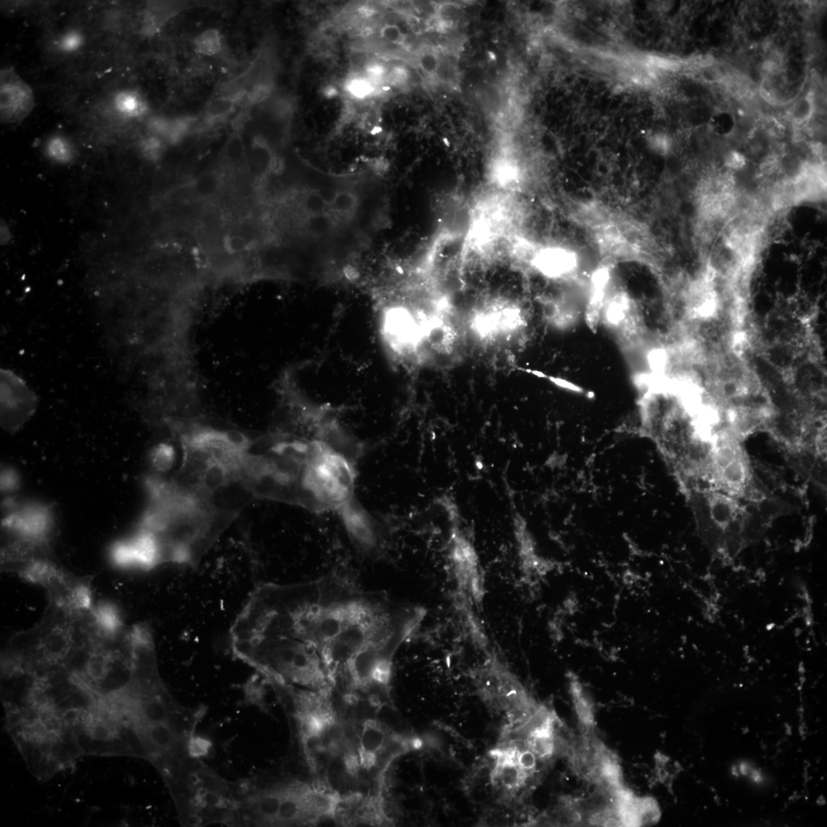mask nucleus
Wrapping results in <instances>:
<instances>
[{
  "mask_svg": "<svg viewBox=\"0 0 827 827\" xmlns=\"http://www.w3.org/2000/svg\"><path fill=\"white\" fill-rule=\"evenodd\" d=\"M211 747V743L210 741L193 734L189 739L187 745L188 754L191 758H200L208 755Z\"/></svg>",
  "mask_w": 827,
  "mask_h": 827,
  "instance_id": "nucleus-14",
  "label": "nucleus"
},
{
  "mask_svg": "<svg viewBox=\"0 0 827 827\" xmlns=\"http://www.w3.org/2000/svg\"><path fill=\"white\" fill-rule=\"evenodd\" d=\"M119 109L130 115H138L143 110V103L138 96L133 94L122 95L117 98Z\"/></svg>",
  "mask_w": 827,
  "mask_h": 827,
  "instance_id": "nucleus-15",
  "label": "nucleus"
},
{
  "mask_svg": "<svg viewBox=\"0 0 827 827\" xmlns=\"http://www.w3.org/2000/svg\"><path fill=\"white\" fill-rule=\"evenodd\" d=\"M35 394L24 381L10 371L1 370V424L8 432H16L34 413Z\"/></svg>",
  "mask_w": 827,
  "mask_h": 827,
  "instance_id": "nucleus-4",
  "label": "nucleus"
},
{
  "mask_svg": "<svg viewBox=\"0 0 827 827\" xmlns=\"http://www.w3.org/2000/svg\"><path fill=\"white\" fill-rule=\"evenodd\" d=\"M19 574L45 587L51 605L75 610L92 607L89 581L77 578L47 557L33 560Z\"/></svg>",
  "mask_w": 827,
  "mask_h": 827,
  "instance_id": "nucleus-3",
  "label": "nucleus"
},
{
  "mask_svg": "<svg viewBox=\"0 0 827 827\" xmlns=\"http://www.w3.org/2000/svg\"><path fill=\"white\" fill-rule=\"evenodd\" d=\"M1 478L3 491H10L16 488L18 479L14 471H11V469H5L2 473Z\"/></svg>",
  "mask_w": 827,
  "mask_h": 827,
  "instance_id": "nucleus-19",
  "label": "nucleus"
},
{
  "mask_svg": "<svg viewBox=\"0 0 827 827\" xmlns=\"http://www.w3.org/2000/svg\"><path fill=\"white\" fill-rule=\"evenodd\" d=\"M224 243V246L231 253H242L250 246V242L241 234L229 235Z\"/></svg>",
  "mask_w": 827,
  "mask_h": 827,
  "instance_id": "nucleus-16",
  "label": "nucleus"
},
{
  "mask_svg": "<svg viewBox=\"0 0 827 827\" xmlns=\"http://www.w3.org/2000/svg\"><path fill=\"white\" fill-rule=\"evenodd\" d=\"M81 41V38L78 35L70 34L63 38L62 47L68 51L75 49L80 45Z\"/></svg>",
  "mask_w": 827,
  "mask_h": 827,
  "instance_id": "nucleus-20",
  "label": "nucleus"
},
{
  "mask_svg": "<svg viewBox=\"0 0 827 827\" xmlns=\"http://www.w3.org/2000/svg\"><path fill=\"white\" fill-rule=\"evenodd\" d=\"M235 99L221 95L210 102L204 112L205 119L209 123H216L226 119L233 111Z\"/></svg>",
  "mask_w": 827,
  "mask_h": 827,
  "instance_id": "nucleus-10",
  "label": "nucleus"
},
{
  "mask_svg": "<svg viewBox=\"0 0 827 827\" xmlns=\"http://www.w3.org/2000/svg\"><path fill=\"white\" fill-rule=\"evenodd\" d=\"M3 526L8 533L49 545L52 529L51 509L36 502L22 505L6 515Z\"/></svg>",
  "mask_w": 827,
  "mask_h": 827,
  "instance_id": "nucleus-5",
  "label": "nucleus"
},
{
  "mask_svg": "<svg viewBox=\"0 0 827 827\" xmlns=\"http://www.w3.org/2000/svg\"><path fill=\"white\" fill-rule=\"evenodd\" d=\"M0 77L1 121L4 124L21 122L34 108V95L30 86L14 71L2 70Z\"/></svg>",
  "mask_w": 827,
  "mask_h": 827,
  "instance_id": "nucleus-6",
  "label": "nucleus"
},
{
  "mask_svg": "<svg viewBox=\"0 0 827 827\" xmlns=\"http://www.w3.org/2000/svg\"><path fill=\"white\" fill-rule=\"evenodd\" d=\"M224 160L233 167H242L246 162V150L242 137L237 135L231 140L224 149Z\"/></svg>",
  "mask_w": 827,
  "mask_h": 827,
  "instance_id": "nucleus-12",
  "label": "nucleus"
},
{
  "mask_svg": "<svg viewBox=\"0 0 827 827\" xmlns=\"http://www.w3.org/2000/svg\"><path fill=\"white\" fill-rule=\"evenodd\" d=\"M47 153L57 161H69L71 156V145L63 138H52L47 145Z\"/></svg>",
  "mask_w": 827,
  "mask_h": 827,
  "instance_id": "nucleus-13",
  "label": "nucleus"
},
{
  "mask_svg": "<svg viewBox=\"0 0 827 827\" xmlns=\"http://www.w3.org/2000/svg\"><path fill=\"white\" fill-rule=\"evenodd\" d=\"M99 629L94 607L74 610L49 604L40 623L11 640L3 665L33 673L66 669Z\"/></svg>",
  "mask_w": 827,
  "mask_h": 827,
  "instance_id": "nucleus-1",
  "label": "nucleus"
},
{
  "mask_svg": "<svg viewBox=\"0 0 827 827\" xmlns=\"http://www.w3.org/2000/svg\"><path fill=\"white\" fill-rule=\"evenodd\" d=\"M745 158L736 151H732L725 157V163L727 167L732 170H741L745 167Z\"/></svg>",
  "mask_w": 827,
  "mask_h": 827,
  "instance_id": "nucleus-18",
  "label": "nucleus"
},
{
  "mask_svg": "<svg viewBox=\"0 0 827 827\" xmlns=\"http://www.w3.org/2000/svg\"><path fill=\"white\" fill-rule=\"evenodd\" d=\"M537 266L547 275L559 276L571 270L573 260L563 251H548L538 257Z\"/></svg>",
  "mask_w": 827,
  "mask_h": 827,
  "instance_id": "nucleus-8",
  "label": "nucleus"
},
{
  "mask_svg": "<svg viewBox=\"0 0 827 827\" xmlns=\"http://www.w3.org/2000/svg\"><path fill=\"white\" fill-rule=\"evenodd\" d=\"M349 89L352 94L358 97H366L371 94L373 91L372 86L367 82L357 80V79L350 83Z\"/></svg>",
  "mask_w": 827,
  "mask_h": 827,
  "instance_id": "nucleus-17",
  "label": "nucleus"
},
{
  "mask_svg": "<svg viewBox=\"0 0 827 827\" xmlns=\"http://www.w3.org/2000/svg\"><path fill=\"white\" fill-rule=\"evenodd\" d=\"M360 762L363 767L372 769L384 760L386 765L393 762L398 753L396 736H389L379 722L367 720L362 726L360 743Z\"/></svg>",
  "mask_w": 827,
  "mask_h": 827,
  "instance_id": "nucleus-7",
  "label": "nucleus"
},
{
  "mask_svg": "<svg viewBox=\"0 0 827 827\" xmlns=\"http://www.w3.org/2000/svg\"><path fill=\"white\" fill-rule=\"evenodd\" d=\"M222 186L220 176L215 173H207L198 176L191 184L193 194L200 200H209L216 196Z\"/></svg>",
  "mask_w": 827,
  "mask_h": 827,
  "instance_id": "nucleus-9",
  "label": "nucleus"
},
{
  "mask_svg": "<svg viewBox=\"0 0 827 827\" xmlns=\"http://www.w3.org/2000/svg\"><path fill=\"white\" fill-rule=\"evenodd\" d=\"M195 49L203 56H213L222 49V37L216 30H208L195 39Z\"/></svg>",
  "mask_w": 827,
  "mask_h": 827,
  "instance_id": "nucleus-11",
  "label": "nucleus"
},
{
  "mask_svg": "<svg viewBox=\"0 0 827 827\" xmlns=\"http://www.w3.org/2000/svg\"><path fill=\"white\" fill-rule=\"evenodd\" d=\"M706 482L716 491L733 498L751 494L753 474L737 436L727 432L719 434L712 449Z\"/></svg>",
  "mask_w": 827,
  "mask_h": 827,
  "instance_id": "nucleus-2",
  "label": "nucleus"
}]
</instances>
